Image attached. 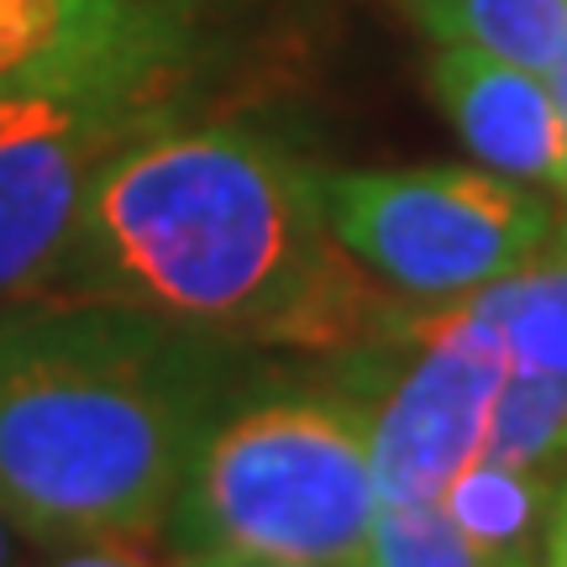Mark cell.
Returning a JSON list of instances; mask_svg holds the SVG:
<instances>
[{"instance_id": "obj_14", "label": "cell", "mask_w": 567, "mask_h": 567, "mask_svg": "<svg viewBox=\"0 0 567 567\" xmlns=\"http://www.w3.org/2000/svg\"><path fill=\"white\" fill-rule=\"evenodd\" d=\"M48 567H184V557L158 547V530H111V536L63 542Z\"/></svg>"}, {"instance_id": "obj_9", "label": "cell", "mask_w": 567, "mask_h": 567, "mask_svg": "<svg viewBox=\"0 0 567 567\" xmlns=\"http://www.w3.org/2000/svg\"><path fill=\"white\" fill-rule=\"evenodd\" d=\"M551 478L505 467L494 457H473V463L436 494V505L452 526L467 536V547L478 551L488 567H530L536 536L547 526L551 509Z\"/></svg>"}, {"instance_id": "obj_11", "label": "cell", "mask_w": 567, "mask_h": 567, "mask_svg": "<svg viewBox=\"0 0 567 567\" xmlns=\"http://www.w3.org/2000/svg\"><path fill=\"white\" fill-rule=\"evenodd\" d=\"M463 300L505 337L509 363L567 373V237Z\"/></svg>"}, {"instance_id": "obj_7", "label": "cell", "mask_w": 567, "mask_h": 567, "mask_svg": "<svg viewBox=\"0 0 567 567\" xmlns=\"http://www.w3.org/2000/svg\"><path fill=\"white\" fill-rule=\"evenodd\" d=\"M179 59L163 0H0V101L168 84Z\"/></svg>"}, {"instance_id": "obj_10", "label": "cell", "mask_w": 567, "mask_h": 567, "mask_svg": "<svg viewBox=\"0 0 567 567\" xmlns=\"http://www.w3.org/2000/svg\"><path fill=\"white\" fill-rule=\"evenodd\" d=\"M410 17L436 48H478L536 74L567 42V0H410Z\"/></svg>"}, {"instance_id": "obj_13", "label": "cell", "mask_w": 567, "mask_h": 567, "mask_svg": "<svg viewBox=\"0 0 567 567\" xmlns=\"http://www.w3.org/2000/svg\"><path fill=\"white\" fill-rule=\"evenodd\" d=\"M358 567H488L467 536L442 515L436 499H410V505H379L368 547Z\"/></svg>"}, {"instance_id": "obj_2", "label": "cell", "mask_w": 567, "mask_h": 567, "mask_svg": "<svg viewBox=\"0 0 567 567\" xmlns=\"http://www.w3.org/2000/svg\"><path fill=\"white\" fill-rule=\"evenodd\" d=\"M221 337L69 295L0 305V505L32 542L163 530L226 415Z\"/></svg>"}, {"instance_id": "obj_12", "label": "cell", "mask_w": 567, "mask_h": 567, "mask_svg": "<svg viewBox=\"0 0 567 567\" xmlns=\"http://www.w3.org/2000/svg\"><path fill=\"white\" fill-rule=\"evenodd\" d=\"M484 457L536 478H563L567 467V373L509 363L494 415H488Z\"/></svg>"}, {"instance_id": "obj_4", "label": "cell", "mask_w": 567, "mask_h": 567, "mask_svg": "<svg viewBox=\"0 0 567 567\" xmlns=\"http://www.w3.org/2000/svg\"><path fill=\"white\" fill-rule=\"evenodd\" d=\"M321 210L358 268L421 305L463 300L505 279L557 231L547 195L494 168L321 174Z\"/></svg>"}, {"instance_id": "obj_3", "label": "cell", "mask_w": 567, "mask_h": 567, "mask_svg": "<svg viewBox=\"0 0 567 567\" xmlns=\"http://www.w3.org/2000/svg\"><path fill=\"white\" fill-rule=\"evenodd\" d=\"M379 505L363 410L274 394L210 425L168 526L184 567H358Z\"/></svg>"}, {"instance_id": "obj_17", "label": "cell", "mask_w": 567, "mask_h": 567, "mask_svg": "<svg viewBox=\"0 0 567 567\" xmlns=\"http://www.w3.org/2000/svg\"><path fill=\"white\" fill-rule=\"evenodd\" d=\"M547 84H551V95H557V111H563V122H567V42H563V53H557V63L547 69Z\"/></svg>"}, {"instance_id": "obj_8", "label": "cell", "mask_w": 567, "mask_h": 567, "mask_svg": "<svg viewBox=\"0 0 567 567\" xmlns=\"http://www.w3.org/2000/svg\"><path fill=\"white\" fill-rule=\"evenodd\" d=\"M431 95L484 168L567 195V122L547 74L478 48H436Z\"/></svg>"}, {"instance_id": "obj_15", "label": "cell", "mask_w": 567, "mask_h": 567, "mask_svg": "<svg viewBox=\"0 0 567 567\" xmlns=\"http://www.w3.org/2000/svg\"><path fill=\"white\" fill-rule=\"evenodd\" d=\"M542 567H567V478L551 494L547 526H542Z\"/></svg>"}, {"instance_id": "obj_6", "label": "cell", "mask_w": 567, "mask_h": 567, "mask_svg": "<svg viewBox=\"0 0 567 567\" xmlns=\"http://www.w3.org/2000/svg\"><path fill=\"white\" fill-rule=\"evenodd\" d=\"M509 373V347L467 300L415 321V347L368 410V452L379 499H436L473 457H484L488 415Z\"/></svg>"}, {"instance_id": "obj_1", "label": "cell", "mask_w": 567, "mask_h": 567, "mask_svg": "<svg viewBox=\"0 0 567 567\" xmlns=\"http://www.w3.org/2000/svg\"><path fill=\"white\" fill-rule=\"evenodd\" d=\"M42 295L111 300L231 347H358L384 316L321 210V179L243 126L132 137L90 184Z\"/></svg>"}, {"instance_id": "obj_16", "label": "cell", "mask_w": 567, "mask_h": 567, "mask_svg": "<svg viewBox=\"0 0 567 567\" xmlns=\"http://www.w3.org/2000/svg\"><path fill=\"white\" fill-rule=\"evenodd\" d=\"M27 530L11 520V509L0 505V567H27Z\"/></svg>"}, {"instance_id": "obj_5", "label": "cell", "mask_w": 567, "mask_h": 567, "mask_svg": "<svg viewBox=\"0 0 567 567\" xmlns=\"http://www.w3.org/2000/svg\"><path fill=\"white\" fill-rule=\"evenodd\" d=\"M158 122H168L163 84L0 101V305L53 284L90 184Z\"/></svg>"}]
</instances>
